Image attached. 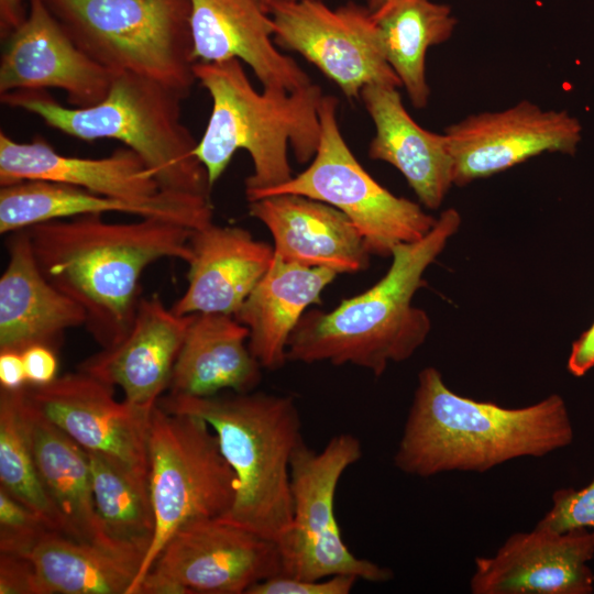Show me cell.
<instances>
[{
    "label": "cell",
    "mask_w": 594,
    "mask_h": 594,
    "mask_svg": "<svg viewBox=\"0 0 594 594\" xmlns=\"http://www.w3.org/2000/svg\"><path fill=\"white\" fill-rule=\"evenodd\" d=\"M280 1H295V0H262L264 7L268 10L270 7L276 2H280Z\"/></svg>",
    "instance_id": "41"
},
{
    "label": "cell",
    "mask_w": 594,
    "mask_h": 594,
    "mask_svg": "<svg viewBox=\"0 0 594 594\" xmlns=\"http://www.w3.org/2000/svg\"><path fill=\"white\" fill-rule=\"evenodd\" d=\"M397 88L374 84L361 91L375 127L369 156L396 167L421 204L437 209L454 185L448 141L443 133L428 131L410 117Z\"/></svg>",
    "instance_id": "24"
},
{
    "label": "cell",
    "mask_w": 594,
    "mask_h": 594,
    "mask_svg": "<svg viewBox=\"0 0 594 594\" xmlns=\"http://www.w3.org/2000/svg\"><path fill=\"white\" fill-rule=\"evenodd\" d=\"M594 530L536 525L510 535L490 557H476L473 594H592Z\"/></svg>",
    "instance_id": "15"
},
{
    "label": "cell",
    "mask_w": 594,
    "mask_h": 594,
    "mask_svg": "<svg viewBox=\"0 0 594 594\" xmlns=\"http://www.w3.org/2000/svg\"><path fill=\"white\" fill-rule=\"evenodd\" d=\"M28 558L40 594H128L138 573L124 559L53 530Z\"/></svg>",
    "instance_id": "29"
},
{
    "label": "cell",
    "mask_w": 594,
    "mask_h": 594,
    "mask_svg": "<svg viewBox=\"0 0 594 594\" xmlns=\"http://www.w3.org/2000/svg\"><path fill=\"white\" fill-rule=\"evenodd\" d=\"M185 293L170 309L179 316H235L268 270L274 248L245 229L213 222L193 230Z\"/></svg>",
    "instance_id": "20"
},
{
    "label": "cell",
    "mask_w": 594,
    "mask_h": 594,
    "mask_svg": "<svg viewBox=\"0 0 594 594\" xmlns=\"http://www.w3.org/2000/svg\"><path fill=\"white\" fill-rule=\"evenodd\" d=\"M147 449L155 535L128 594H136L176 530L195 519L222 517L235 494V475L204 419L157 404L151 415Z\"/></svg>",
    "instance_id": "8"
},
{
    "label": "cell",
    "mask_w": 594,
    "mask_h": 594,
    "mask_svg": "<svg viewBox=\"0 0 594 594\" xmlns=\"http://www.w3.org/2000/svg\"><path fill=\"white\" fill-rule=\"evenodd\" d=\"M338 274L274 258L234 316L249 329V349L263 369L276 371L287 362L288 339L310 305Z\"/></svg>",
    "instance_id": "27"
},
{
    "label": "cell",
    "mask_w": 594,
    "mask_h": 594,
    "mask_svg": "<svg viewBox=\"0 0 594 594\" xmlns=\"http://www.w3.org/2000/svg\"><path fill=\"white\" fill-rule=\"evenodd\" d=\"M0 594H40L28 557L0 553Z\"/></svg>",
    "instance_id": "35"
},
{
    "label": "cell",
    "mask_w": 594,
    "mask_h": 594,
    "mask_svg": "<svg viewBox=\"0 0 594 594\" xmlns=\"http://www.w3.org/2000/svg\"><path fill=\"white\" fill-rule=\"evenodd\" d=\"M157 404L204 419L217 436L237 480L233 503L220 519L278 544L292 525L290 463L304 440L295 399L252 391L209 397L167 394Z\"/></svg>",
    "instance_id": "5"
},
{
    "label": "cell",
    "mask_w": 594,
    "mask_h": 594,
    "mask_svg": "<svg viewBox=\"0 0 594 594\" xmlns=\"http://www.w3.org/2000/svg\"><path fill=\"white\" fill-rule=\"evenodd\" d=\"M454 208L441 212L420 240L397 244L386 274L331 311H306L287 343V361L352 364L381 376L393 362L408 360L426 341L431 322L413 305L424 274L459 230Z\"/></svg>",
    "instance_id": "3"
},
{
    "label": "cell",
    "mask_w": 594,
    "mask_h": 594,
    "mask_svg": "<svg viewBox=\"0 0 594 594\" xmlns=\"http://www.w3.org/2000/svg\"><path fill=\"white\" fill-rule=\"evenodd\" d=\"M194 74L212 100L196 146L211 187L239 150H245L253 164L245 179L249 202L293 178L289 147L300 164L314 158L321 132L319 108L324 95L320 86L311 82L293 91L263 88L260 92L237 58L197 62Z\"/></svg>",
    "instance_id": "4"
},
{
    "label": "cell",
    "mask_w": 594,
    "mask_h": 594,
    "mask_svg": "<svg viewBox=\"0 0 594 594\" xmlns=\"http://www.w3.org/2000/svg\"><path fill=\"white\" fill-rule=\"evenodd\" d=\"M197 62L237 58L265 89L293 91L311 84L295 59L274 42V23L262 0H189Z\"/></svg>",
    "instance_id": "18"
},
{
    "label": "cell",
    "mask_w": 594,
    "mask_h": 594,
    "mask_svg": "<svg viewBox=\"0 0 594 594\" xmlns=\"http://www.w3.org/2000/svg\"><path fill=\"white\" fill-rule=\"evenodd\" d=\"M453 184L464 186L543 153L573 155L580 121L565 110H543L522 100L501 111L471 114L444 129Z\"/></svg>",
    "instance_id": "14"
},
{
    "label": "cell",
    "mask_w": 594,
    "mask_h": 594,
    "mask_svg": "<svg viewBox=\"0 0 594 594\" xmlns=\"http://www.w3.org/2000/svg\"><path fill=\"white\" fill-rule=\"evenodd\" d=\"M187 97L158 80L120 72L107 96L89 107H65L45 90L12 91L0 100L72 138L117 140L143 160L161 190L210 199L212 187L196 155L198 141L182 120Z\"/></svg>",
    "instance_id": "6"
},
{
    "label": "cell",
    "mask_w": 594,
    "mask_h": 594,
    "mask_svg": "<svg viewBox=\"0 0 594 594\" xmlns=\"http://www.w3.org/2000/svg\"><path fill=\"white\" fill-rule=\"evenodd\" d=\"M28 385L41 386L57 377L58 359L56 350L34 344L22 352Z\"/></svg>",
    "instance_id": "36"
},
{
    "label": "cell",
    "mask_w": 594,
    "mask_h": 594,
    "mask_svg": "<svg viewBox=\"0 0 594 594\" xmlns=\"http://www.w3.org/2000/svg\"><path fill=\"white\" fill-rule=\"evenodd\" d=\"M8 264L0 277V351L34 344L57 351L65 332L85 326L84 309L41 272L26 231L6 235Z\"/></svg>",
    "instance_id": "23"
},
{
    "label": "cell",
    "mask_w": 594,
    "mask_h": 594,
    "mask_svg": "<svg viewBox=\"0 0 594 594\" xmlns=\"http://www.w3.org/2000/svg\"><path fill=\"white\" fill-rule=\"evenodd\" d=\"M26 0H0V35L4 40L28 14Z\"/></svg>",
    "instance_id": "39"
},
{
    "label": "cell",
    "mask_w": 594,
    "mask_h": 594,
    "mask_svg": "<svg viewBox=\"0 0 594 594\" xmlns=\"http://www.w3.org/2000/svg\"><path fill=\"white\" fill-rule=\"evenodd\" d=\"M50 530L40 516L0 488V553L28 557Z\"/></svg>",
    "instance_id": "32"
},
{
    "label": "cell",
    "mask_w": 594,
    "mask_h": 594,
    "mask_svg": "<svg viewBox=\"0 0 594 594\" xmlns=\"http://www.w3.org/2000/svg\"><path fill=\"white\" fill-rule=\"evenodd\" d=\"M362 457L360 440L351 433L332 437L321 451L302 440L290 463L293 519L278 543L280 575L321 580L338 574L383 583L391 569L354 556L342 539L334 498L342 474Z\"/></svg>",
    "instance_id": "10"
},
{
    "label": "cell",
    "mask_w": 594,
    "mask_h": 594,
    "mask_svg": "<svg viewBox=\"0 0 594 594\" xmlns=\"http://www.w3.org/2000/svg\"><path fill=\"white\" fill-rule=\"evenodd\" d=\"M360 579L338 574L321 580L275 575L252 585L246 594H349Z\"/></svg>",
    "instance_id": "34"
},
{
    "label": "cell",
    "mask_w": 594,
    "mask_h": 594,
    "mask_svg": "<svg viewBox=\"0 0 594 594\" xmlns=\"http://www.w3.org/2000/svg\"><path fill=\"white\" fill-rule=\"evenodd\" d=\"M574 427L562 396L503 407L454 393L439 370L425 367L394 454L405 474L486 472L519 458H541L570 446Z\"/></svg>",
    "instance_id": "2"
},
{
    "label": "cell",
    "mask_w": 594,
    "mask_h": 594,
    "mask_svg": "<svg viewBox=\"0 0 594 594\" xmlns=\"http://www.w3.org/2000/svg\"><path fill=\"white\" fill-rule=\"evenodd\" d=\"M249 329L234 316L196 314L175 362L168 394L209 397L252 392L262 365L249 349Z\"/></svg>",
    "instance_id": "26"
},
{
    "label": "cell",
    "mask_w": 594,
    "mask_h": 594,
    "mask_svg": "<svg viewBox=\"0 0 594 594\" xmlns=\"http://www.w3.org/2000/svg\"><path fill=\"white\" fill-rule=\"evenodd\" d=\"M24 230L41 272L84 309L85 326L101 349L130 331L143 272L162 258H191L193 230L158 218L121 223L85 215Z\"/></svg>",
    "instance_id": "1"
},
{
    "label": "cell",
    "mask_w": 594,
    "mask_h": 594,
    "mask_svg": "<svg viewBox=\"0 0 594 594\" xmlns=\"http://www.w3.org/2000/svg\"><path fill=\"white\" fill-rule=\"evenodd\" d=\"M268 12L275 44L304 56L345 97L361 98L374 84L402 86L367 7L348 2L331 9L323 0H295L276 2Z\"/></svg>",
    "instance_id": "12"
},
{
    "label": "cell",
    "mask_w": 594,
    "mask_h": 594,
    "mask_svg": "<svg viewBox=\"0 0 594 594\" xmlns=\"http://www.w3.org/2000/svg\"><path fill=\"white\" fill-rule=\"evenodd\" d=\"M194 316L176 315L157 296L141 297L125 338L84 360L78 370L120 387L125 402L152 411L169 387Z\"/></svg>",
    "instance_id": "17"
},
{
    "label": "cell",
    "mask_w": 594,
    "mask_h": 594,
    "mask_svg": "<svg viewBox=\"0 0 594 594\" xmlns=\"http://www.w3.org/2000/svg\"><path fill=\"white\" fill-rule=\"evenodd\" d=\"M28 385L22 353L0 351V386L7 391H18Z\"/></svg>",
    "instance_id": "38"
},
{
    "label": "cell",
    "mask_w": 594,
    "mask_h": 594,
    "mask_svg": "<svg viewBox=\"0 0 594 594\" xmlns=\"http://www.w3.org/2000/svg\"><path fill=\"white\" fill-rule=\"evenodd\" d=\"M249 211L270 230L274 255L284 261L337 274L369 266L371 254L358 229L326 202L280 194L250 201Z\"/></svg>",
    "instance_id": "19"
},
{
    "label": "cell",
    "mask_w": 594,
    "mask_h": 594,
    "mask_svg": "<svg viewBox=\"0 0 594 594\" xmlns=\"http://www.w3.org/2000/svg\"><path fill=\"white\" fill-rule=\"evenodd\" d=\"M566 367L575 377L584 376L594 367V322L573 342Z\"/></svg>",
    "instance_id": "37"
},
{
    "label": "cell",
    "mask_w": 594,
    "mask_h": 594,
    "mask_svg": "<svg viewBox=\"0 0 594 594\" xmlns=\"http://www.w3.org/2000/svg\"><path fill=\"white\" fill-rule=\"evenodd\" d=\"M538 525L557 531L594 530V475L583 487L560 488L552 494V505Z\"/></svg>",
    "instance_id": "33"
},
{
    "label": "cell",
    "mask_w": 594,
    "mask_h": 594,
    "mask_svg": "<svg viewBox=\"0 0 594 594\" xmlns=\"http://www.w3.org/2000/svg\"><path fill=\"white\" fill-rule=\"evenodd\" d=\"M26 400L86 452L148 484V433L152 411L119 402L114 387L77 371L53 382L26 385Z\"/></svg>",
    "instance_id": "13"
},
{
    "label": "cell",
    "mask_w": 594,
    "mask_h": 594,
    "mask_svg": "<svg viewBox=\"0 0 594 594\" xmlns=\"http://www.w3.org/2000/svg\"><path fill=\"white\" fill-rule=\"evenodd\" d=\"M73 42L110 73L189 96L196 82L189 0H43Z\"/></svg>",
    "instance_id": "7"
},
{
    "label": "cell",
    "mask_w": 594,
    "mask_h": 594,
    "mask_svg": "<svg viewBox=\"0 0 594 594\" xmlns=\"http://www.w3.org/2000/svg\"><path fill=\"white\" fill-rule=\"evenodd\" d=\"M13 392L23 432L43 485L63 518L66 536L122 558L100 525L87 452L33 407L22 388Z\"/></svg>",
    "instance_id": "25"
},
{
    "label": "cell",
    "mask_w": 594,
    "mask_h": 594,
    "mask_svg": "<svg viewBox=\"0 0 594 594\" xmlns=\"http://www.w3.org/2000/svg\"><path fill=\"white\" fill-rule=\"evenodd\" d=\"M28 14L3 41L0 95L63 90L74 107H89L108 94L113 74L89 58L43 0H28Z\"/></svg>",
    "instance_id": "16"
},
{
    "label": "cell",
    "mask_w": 594,
    "mask_h": 594,
    "mask_svg": "<svg viewBox=\"0 0 594 594\" xmlns=\"http://www.w3.org/2000/svg\"><path fill=\"white\" fill-rule=\"evenodd\" d=\"M25 180L66 184L133 202H148L162 194L143 160L129 147L100 158L67 156L36 138L18 142L0 132V185Z\"/></svg>",
    "instance_id": "22"
},
{
    "label": "cell",
    "mask_w": 594,
    "mask_h": 594,
    "mask_svg": "<svg viewBox=\"0 0 594 594\" xmlns=\"http://www.w3.org/2000/svg\"><path fill=\"white\" fill-rule=\"evenodd\" d=\"M338 103L333 96L322 97L320 141L310 165L254 200L293 194L326 202L351 220L370 254L391 256L397 244L424 238L437 219L418 204L392 194L362 167L342 136Z\"/></svg>",
    "instance_id": "9"
},
{
    "label": "cell",
    "mask_w": 594,
    "mask_h": 594,
    "mask_svg": "<svg viewBox=\"0 0 594 594\" xmlns=\"http://www.w3.org/2000/svg\"><path fill=\"white\" fill-rule=\"evenodd\" d=\"M387 0H367V8L371 12L376 11L380 9Z\"/></svg>",
    "instance_id": "40"
},
{
    "label": "cell",
    "mask_w": 594,
    "mask_h": 594,
    "mask_svg": "<svg viewBox=\"0 0 594 594\" xmlns=\"http://www.w3.org/2000/svg\"><path fill=\"white\" fill-rule=\"evenodd\" d=\"M122 212L158 218L197 230L212 222L209 198L163 191L155 200L133 202L45 180H25L0 189V233L85 215Z\"/></svg>",
    "instance_id": "21"
},
{
    "label": "cell",
    "mask_w": 594,
    "mask_h": 594,
    "mask_svg": "<svg viewBox=\"0 0 594 594\" xmlns=\"http://www.w3.org/2000/svg\"><path fill=\"white\" fill-rule=\"evenodd\" d=\"M0 488L66 535L63 518L47 494L23 432L13 391L0 388Z\"/></svg>",
    "instance_id": "31"
},
{
    "label": "cell",
    "mask_w": 594,
    "mask_h": 594,
    "mask_svg": "<svg viewBox=\"0 0 594 594\" xmlns=\"http://www.w3.org/2000/svg\"><path fill=\"white\" fill-rule=\"evenodd\" d=\"M280 573L277 542L220 518H199L167 540L136 594H246Z\"/></svg>",
    "instance_id": "11"
},
{
    "label": "cell",
    "mask_w": 594,
    "mask_h": 594,
    "mask_svg": "<svg viewBox=\"0 0 594 594\" xmlns=\"http://www.w3.org/2000/svg\"><path fill=\"white\" fill-rule=\"evenodd\" d=\"M372 14L387 63L414 107L425 108L430 96L426 54L452 36L458 21L451 8L432 0H387Z\"/></svg>",
    "instance_id": "28"
},
{
    "label": "cell",
    "mask_w": 594,
    "mask_h": 594,
    "mask_svg": "<svg viewBox=\"0 0 594 594\" xmlns=\"http://www.w3.org/2000/svg\"><path fill=\"white\" fill-rule=\"evenodd\" d=\"M96 512L105 535L117 552L141 566L155 535L148 484L89 453Z\"/></svg>",
    "instance_id": "30"
}]
</instances>
